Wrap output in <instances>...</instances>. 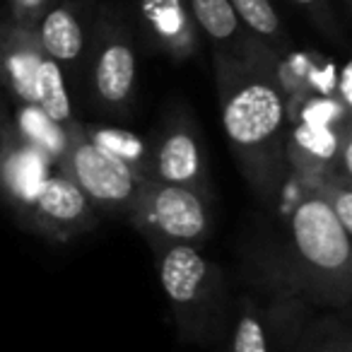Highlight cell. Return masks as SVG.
Wrapping results in <instances>:
<instances>
[{
  "instance_id": "6da1fadb",
  "label": "cell",
  "mask_w": 352,
  "mask_h": 352,
  "mask_svg": "<svg viewBox=\"0 0 352 352\" xmlns=\"http://www.w3.org/2000/svg\"><path fill=\"white\" fill-rule=\"evenodd\" d=\"M244 278L258 292L289 294L311 309L350 311V232L314 188L289 208L280 234L246 251Z\"/></svg>"
},
{
  "instance_id": "7a4b0ae2",
  "label": "cell",
  "mask_w": 352,
  "mask_h": 352,
  "mask_svg": "<svg viewBox=\"0 0 352 352\" xmlns=\"http://www.w3.org/2000/svg\"><path fill=\"white\" fill-rule=\"evenodd\" d=\"M222 128L251 196L275 210L287 182L285 97L278 68L212 58Z\"/></svg>"
},
{
  "instance_id": "3957f363",
  "label": "cell",
  "mask_w": 352,
  "mask_h": 352,
  "mask_svg": "<svg viewBox=\"0 0 352 352\" xmlns=\"http://www.w3.org/2000/svg\"><path fill=\"white\" fill-rule=\"evenodd\" d=\"M147 246L179 338L193 345L227 340L234 294L225 268L203 246L164 241H150Z\"/></svg>"
},
{
  "instance_id": "277c9868",
  "label": "cell",
  "mask_w": 352,
  "mask_h": 352,
  "mask_svg": "<svg viewBox=\"0 0 352 352\" xmlns=\"http://www.w3.org/2000/svg\"><path fill=\"white\" fill-rule=\"evenodd\" d=\"M140 39L131 8L116 0H99L94 34L85 68L82 92L94 111L128 118L138 102Z\"/></svg>"
},
{
  "instance_id": "5b68a950",
  "label": "cell",
  "mask_w": 352,
  "mask_h": 352,
  "mask_svg": "<svg viewBox=\"0 0 352 352\" xmlns=\"http://www.w3.org/2000/svg\"><path fill=\"white\" fill-rule=\"evenodd\" d=\"M0 92L8 104L34 107L73 128L80 121L73 109V89L63 70L41 49L36 36L0 22Z\"/></svg>"
},
{
  "instance_id": "8992f818",
  "label": "cell",
  "mask_w": 352,
  "mask_h": 352,
  "mask_svg": "<svg viewBox=\"0 0 352 352\" xmlns=\"http://www.w3.org/2000/svg\"><path fill=\"white\" fill-rule=\"evenodd\" d=\"M147 140L152 162L150 182L191 188L217 206V186L210 174L206 135L186 102L166 104L157 126L147 133Z\"/></svg>"
},
{
  "instance_id": "52a82bcc",
  "label": "cell",
  "mask_w": 352,
  "mask_h": 352,
  "mask_svg": "<svg viewBox=\"0 0 352 352\" xmlns=\"http://www.w3.org/2000/svg\"><path fill=\"white\" fill-rule=\"evenodd\" d=\"M142 239L203 246L215 230V206L196 191L162 182H145L126 217Z\"/></svg>"
},
{
  "instance_id": "ba28073f",
  "label": "cell",
  "mask_w": 352,
  "mask_h": 352,
  "mask_svg": "<svg viewBox=\"0 0 352 352\" xmlns=\"http://www.w3.org/2000/svg\"><path fill=\"white\" fill-rule=\"evenodd\" d=\"M314 311L302 299L244 289L232 304L227 352H289Z\"/></svg>"
},
{
  "instance_id": "9c48e42d",
  "label": "cell",
  "mask_w": 352,
  "mask_h": 352,
  "mask_svg": "<svg viewBox=\"0 0 352 352\" xmlns=\"http://www.w3.org/2000/svg\"><path fill=\"white\" fill-rule=\"evenodd\" d=\"M63 171L78 184L99 217L123 222L145 184V179H140L131 166L89 140L85 133V121L73 128Z\"/></svg>"
},
{
  "instance_id": "30bf717a",
  "label": "cell",
  "mask_w": 352,
  "mask_h": 352,
  "mask_svg": "<svg viewBox=\"0 0 352 352\" xmlns=\"http://www.w3.org/2000/svg\"><path fill=\"white\" fill-rule=\"evenodd\" d=\"M99 0H54L32 34L56 60L70 89L82 92Z\"/></svg>"
},
{
  "instance_id": "8fae6325",
  "label": "cell",
  "mask_w": 352,
  "mask_h": 352,
  "mask_svg": "<svg viewBox=\"0 0 352 352\" xmlns=\"http://www.w3.org/2000/svg\"><path fill=\"white\" fill-rule=\"evenodd\" d=\"M97 225L99 215L85 193L65 174L63 166H56L36 198L25 230L56 244H68L97 230Z\"/></svg>"
},
{
  "instance_id": "7c38bea8",
  "label": "cell",
  "mask_w": 352,
  "mask_h": 352,
  "mask_svg": "<svg viewBox=\"0 0 352 352\" xmlns=\"http://www.w3.org/2000/svg\"><path fill=\"white\" fill-rule=\"evenodd\" d=\"M138 39L174 65L193 60L203 49L186 0H135L131 8Z\"/></svg>"
},
{
  "instance_id": "4fadbf2b",
  "label": "cell",
  "mask_w": 352,
  "mask_h": 352,
  "mask_svg": "<svg viewBox=\"0 0 352 352\" xmlns=\"http://www.w3.org/2000/svg\"><path fill=\"white\" fill-rule=\"evenodd\" d=\"M56 166L58 164L46 152L8 128L0 142V203L10 210L22 230L30 222L36 198Z\"/></svg>"
},
{
  "instance_id": "5bb4252c",
  "label": "cell",
  "mask_w": 352,
  "mask_h": 352,
  "mask_svg": "<svg viewBox=\"0 0 352 352\" xmlns=\"http://www.w3.org/2000/svg\"><path fill=\"white\" fill-rule=\"evenodd\" d=\"M186 6L203 44L212 49V58L278 68V56L270 54L244 30L236 12L232 10L230 0H186Z\"/></svg>"
},
{
  "instance_id": "9a60e30c",
  "label": "cell",
  "mask_w": 352,
  "mask_h": 352,
  "mask_svg": "<svg viewBox=\"0 0 352 352\" xmlns=\"http://www.w3.org/2000/svg\"><path fill=\"white\" fill-rule=\"evenodd\" d=\"M10 128L22 140L32 142L41 152H46L56 164L63 166V160L70 147V138H73V128L60 126L58 121H54V118L46 116L44 111H39L34 107H15V111H10Z\"/></svg>"
},
{
  "instance_id": "2e32d148",
  "label": "cell",
  "mask_w": 352,
  "mask_h": 352,
  "mask_svg": "<svg viewBox=\"0 0 352 352\" xmlns=\"http://www.w3.org/2000/svg\"><path fill=\"white\" fill-rule=\"evenodd\" d=\"M289 352H352L350 311H314Z\"/></svg>"
},
{
  "instance_id": "e0dca14e",
  "label": "cell",
  "mask_w": 352,
  "mask_h": 352,
  "mask_svg": "<svg viewBox=\"0 0 352 352\" xmlns=\"http://www.w3.org/2000/svg\"><path fill=\"white\" fill-rule=\"evenodd\" d=\"M85 133L87 138L121 160L126 166H131L140 179L150 182L152 179V162H150V140L147 135H138V133L128 131V128L118 126H104V123H85Z\"/></svg>"
},
{
  "instance_id": "ac0fdd59",
  "label": "cell",
  "mask_w": 352,
  "mask_h": 352,
  "mask_svg": "<svg viewBox=\"0 0 352 352\" xmlns=\"http://www.w3.org/2000/svg\"><path fill=\"white\" fill-rule=\"evenodd\" d=\"M230 6L244 30L270 54L280 58L289 49V32L273 0H230Z\"/></svg>"
},
{
  "instance_id": "d6986e66",
  "label": "cell",
  "mask_w": 352,
  "mask_h": 352,
  "mask_svg": "<svg viewBox=\"0 0 352 352\" xmlns=\"http://www.w3.org/2000/svg\"><path fill=\"white\" fill-rule=\"evenodd\" d=\"M289 6H294L304 17L309 20V25L333 46L345 49V22L338 15L333 0H289Z\"/></svg>"
},
{
  "instance_id": "ffe728a7",
  "label": "cell",
  "mask_w": 352,
  "mask_h": 352,
  "mask_svg": "<svg viewBox=\"0 0 352 352\" xmlns=\"http://www.w3.org/2000/svg\"><path fill=\"white\" fill-rule=\"evenodd\" d=\"M352 176L342 174V171L333 169L331 176H326V182L316 188L321 193V198L328 203V208L333 210V215L338 217V222L342 225V230H347L352 234Z\"/></svg>"
},
{
  "instance_id": "44dd1931",
  "label": "cell",
  "mask_w": 352,
  "mask_h": 352,
  "mask_svg": "<svg viewBox=\"0 0 352 352\" xmlns=\"http://www.w3.org/2000/svg\"><path fill=\"white\" fill-rule=\"evenodd\" d=\"M54 0H6L3 6V25H10L15 30H27L32 32L36 27V22L41 20L49 6Z\"/></svg>"
},
{
  "instance_id": "7402d4cb",
  "label": "cell",
  "mask_w": 352,
  "mask_h": 352,
  "mask_svg": "<svg viewBox=\"0 0 352 352\" xmlns=\"http://www.w3.org/2000/svg\"><path fill=\"white\" fill-rule=\"evenodd\" d=\"M8 128H10V104H8L6 94L0 92V142L6 138Z\"/></svg>"
},
{
  "instance_id": "603a6c76",
  "label": "cell",
  "mask_w": 352,
  "mask_h": 352,
  "mask_svg": "<svg viewBox=\"0 0 352 352\" xmlns=\"http://www.w3.org/2000/svg\"><path fill=\"white\" fill-rule=\"evenodd\" d=\"M338 6H340V17H342V22H345V20H350L352 0H338Z\"/></svg>"
},
{
  "instance_id": "cb8c5ba5",
  "label": "cell",
  "mask_w": 352,
  "mask_h": 352,
  "mask_svg": "<svg viewBox=\"0 0 352 352\" xmlns=\"http://www.w3.org/2000/svg\"><path fill=\"white\" fill-rule=\"evenodd\" d=\"M215 352H227V350H225V347H217V350H215Z\"/></svg>"
}]
</instances>
